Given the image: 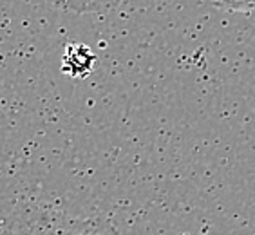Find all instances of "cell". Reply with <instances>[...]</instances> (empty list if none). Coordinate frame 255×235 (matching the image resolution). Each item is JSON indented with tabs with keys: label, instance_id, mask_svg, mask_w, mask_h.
I'll use <instances>...</instances> for the list:
<instances>
[{
	"label": "cell",
	"instance_id": "cell-1",
	"mask_svg": "<svg viewBox=\"0 0 255 235\" xmlns=\"http://www.w3.org/2000/svg\"><path fill=\"white\" fill-rule=\"evenodd\" d=\"M96 64V54L84 44H69L64 53L62 69L73 78H85Z\"/></svg>",
	"mask_w": 255,
	"mask_h": 235
},
{
	"label": "cell",
	"instance_id": "cell-2",
	"mask_svg": "<svg viewBox=\"0 0 255 235\" xmlns=\"http://www.w3.org/2000/svg\"><path fill=\"white\" fill-rule=\"evenodd\" d=\"M45 2L71 13H96V11L113 9L122 4L123 0H45Z\"/></svg>",
	"mask_w": 255,
	"mask_h": 235
},
{
	"label": "cell",
	"instance_id": "cell-3",
	"mask_svg": "<svg viewBox=\"0 0 255 235\" xmlns=\"http://www.w3.org/2000/svg\"><path fill=\"white\" fill-rule=\"evenodd\" d=\"M212 4L234 13H255V0H212Z\"/></svg>",
	"mask_w": 255,
	"mask_h": 235
}]
</instances>
